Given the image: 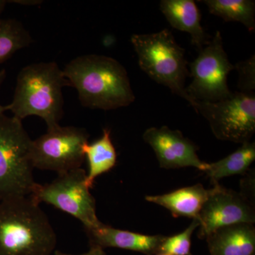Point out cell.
Masks as SVG:
<instances>
[{"instance_id":"obj_24","label":"cell","mask_w":255,"mask_h":255,"mask_svg":"<svg viewBox=\"0 0 255 255\" xmlns=\"http://www.w3.org/2000/svg\"><path fill=\"white\" fill-rule=\"evenodd\" d=\"M6 73L4 69L0 70V88H1V85L4 82L5 79H6ZM7 111V107L6 106L0 105V117L4 115V112Z\"/></svg>"},{"instance_id":"obj_25","label":"cell","mask_w":255,"mask_h":255,"mask_svg":"<svg viewBox=\"0 0 255 255\" xmlns=\"http://www.w3.org/2000/svg\"><path fill=\"white\" fill-rule=\"evenodd\" d=\"M11 2H16L17 4H28V5H31V4H34L36 5L37 4H38V3L37 2H41V1H11Z\"/></svg>"},{"instance_id":"obj_27","label":"cell","mask_w":255,"mask_h":255,"mask_svg":"<svg viewBox=\"0 0 255 255\" xmlns=\"http://www.w3.org/2000/svg\"><path fill=\"white\" fill-rule=\"evenodd\" d=\"M155 255H169L165 254V253H157V254H156Z\"/></svg>"},{"instance_id":"obj_17","label":"cell","mask_w":255,"mask_h":255,"mask_svg":"<svg viewBox=\"0 0 255 255\" xmlns=\"http://www.w3.org/2000/svg\"><path fill=\"white\" fill-rule=\"evenodd\" d=\"M255 160V142L241 144L237 150L217 162L208 163L204 172L213 184L221 179L234 175H246Z\"/></svg>"},{"instance_id":"obj_15","label":"cell","mask_w":255,"mask_h":255,"mask_svg":"<svg viewBox=\"0 0 255 255\" xmlns=\"http://www.w3.org/2000/svg\"><path fill=\"white\" fill-rule=\"evenodd\" d=\"M209 194V189H205L201 184H197L162 195L145 196V199L165 208L174 217H186L198 221Z\"/></svg>"},{"instance_id":"obj_5","label":"cell","mask_w":255,"mask_h":255,"mask_svg":"<svg viewBox=\"0 0 255 255\" xmlns=\"http://www.w3.org/2000/svg\"><path fill=\"white\" fill-rule=\"evenodd\" d=\"M31 142L22 121L4 114L0 117V201L29 196L36 187Z\"/></svg>"},{"instance_id":"obj_21","label":"cell","mask_w":255,"mask_h":255,"mask_svg":"<svg viewBox=\"0 0 255 255\" xmlns=\"http://www.w3.org/2000/svg\"><path fill=\"white\" fill-rule=\"evenodd\" d=\"M239 75L238 88L243 93L253 94L255 90V55L234 65Z\"/></svg>"},{"instance_id":"obj_14","label":"cell","mask_w":255,"mask_h":255,"mask_svg":"<svg viewBox=\"0 0 255 255\" xmlns=\"http://www.w3.org/2000/svg\"><path fill=\"white\" fill-rule=\"evenodd\" d=\"M205 239L210 255H255V228L251 223L220 228Z\"/></svg>"},{"instance_id":"obj_10","label":"cell","mask_w":255,"mask_h":255,"mask_svg":"<svg viewBox=\"0 0 255 255\" xmlns=\"http://www.w3.org/2000/svg\"><path fill=\"white\" fill-rule=\"evenodd\" d=\"M198 221L200 227L198 236L205 239L220 228L237 223L255 224V204L241 192L215 184L209 189Z\"/></svg>"},{"instance_id":"obj_8","label":"cell","mask_w":255,"mask_h":255,"mask_svg":"<svg viewBox=\"0 0 255 255\" xmlns=\"http://www.w3.org/2000/svg\"><path fill=\"white\" fill-rule=\"evenodd\" d=\"M190 63V85L186 87L189 97L195 102H217L232 95L228 85V76L235 69L223 47L221 32L199 51ZM192 106V107H193Z\"/></svg>"},{"instance_id":"obj_16","label":"cell","mask_w":255,"mask_h":255,"mask_svg":"<svg viewBox=\"0 0 255 255\" xmlns=\"http://www.w3.org/2000/svg\"><path fill=\"white\" fill-rule=\"evenodd\" d=\"M85 158L88 162L86 184L91 189L96 178L110 172L115 167L117 162V153L111 137V130L104 128L102 137L83 146Z\"/></svg>"},{"instance_id":"obj_13","label":"cell","mask_w":255,"mask_h":255,"mask_svg":"<svg viewBox=\"0 0 255 255\" xmlns=\"http://www.w3.org/2000/svg\"><path fill=\"white\" fill-rule=\"evenodd\" d=\"M159 9L172 27L186 32L191 43L200 51L209 43L201 25V15L194 0H162Z\"/></svg>"},{"instance_id":"obj_2","label":"cell","mask_w":255,"mask_h":255,"mask_svg":"<svg viewBox=\"0 0 255 255\" xmlns=\"http://www.w3.org/2000/svg\"><path fill=\"white\" fill-rule=\"evenodd\" d=\"M56 245L48 216L30 196L0 201V255H51Z\"/></svg>"},{"instance_id":"obj_4","label":"cell","mask_w":255,"mask_h":255,"mask_svg":"<svg viewBox=\"0 0 255 255\" xmlns=\"http://www.w3.org/2000/svg\"><path fill=\"white\" fill-rule=\"evenodd\" d=\"M130 42L142 72L192 107L194 103L185 87L189 75L185 50L178 44L170 31L164 28L156 33L133 34Z\"/></svg>"},{"instance_id":"obj_20","label":"cell","mask_w":255,"mask_h":255,"mask_svg":"<svg viewBox=\"0 0 255 255\" xmlns=\"http://www.w3.org/2000/svg\"><path fill=\"white\" fill-rule=\"evenodd\" d=\"M199 227L197 220L192 222L187 229L170 237H166L159 246L158 253L169 255H192L191 253V237L194 231Z\"/></svg>"},{"instance_id":"obj_26","label":"cell","mask_w":255,"mask_h":255,"mask_svg":"<svg viewBox=\"0 0 255 255\" xmlns=\"http://www.w3.org/2000/svg\"><path fill=\"white\" fill-rule=\"evenodd\" d=\"M7 1L5 0H0V16H1V13L4 11L5 6H6Z\"/></svg>"},{"instance_id":"obj_6","label":"cell","mask_w":255,"mask_h":255,"mask_svg":"<svg viewBox=\"0 0 255 255\" xmlns=\"http://www.w3.org/2000/svg\"><path fill=\"white\" fill-rule=\"evenodd\" d=\"M87 172L80 168L58 174L53 182L38 184L30 197L35 202L54 206L79 220L86 230L100 224L97 216L96 201L86 184Z\"/></svg>"},{"instance_id":"obj_1","label":"cell","mask_w":255,"mask_h":255,"mask_svg":"<svg viewBox=\"0 0 255 255\" xmlns=\"http://www.w3.org/2000/svg\"><path fill=\"white\" fill-rule=\"evenodd\" d=\"M63 71L86 108L115 110L131 105L135 100L127 70L111 57L81 55L69 62Z\"/></svg>"},{"instance_id":"obj_11","label":"cell","mask_w":255,"mask_h":255,"mask_svg":"<svg viewBox=\"0 0 255 255\" xmlns=\"http://www.w3.org/2000/svg\"><path fill=\"white\" fill-rule=\"evenodd\" d=\"M144 141L152 147L159 167L166 169L194 167L204 172L208 163L197 154L198 147L179 130L163 126L150 127L144 132Z\"/></svg>"},{"instance_id":"obj_18","label":"cell","mask_w":255,"mask_h":255,"mask_svg":"<svg viewBox=\"0 0 255 255\" xmlns=\"http://www.w3.org/2000/svg\"><path fill=\"white\" fill-rule=\"evenodd\" d=\"M211 14L225 21L244 25L248 31L255 30V1L253 0H203Z\"/></svg>"},{"instance_id":"obj_12","label":"cell","mask_w":255,"mask_h":255,"mask_svg":"<svg viewBox=\"0 0 255 255\" xmlns=\"http://www.w3.org/2000/svg\"><path fill=\"white\" fill-rule=\"evenodd\" d=\"M90 246L102 249L112 248L137 252L146 255L158 253L164 236H148L140 233L117 229L101 223L97 227L86 230Z\"/></svg>"},{"instance_id":"obj_3","label":"cell","mask_w":255,"mask_h":255,"mask_svg":"<svg viewBox=\"0 0 255 255\" xmlns=\"http://www.w3.org/2000/svg\"><path fill=\"white\" fill-rule=\"evenodd\" d=\"M70 87L63 70L55 62L26 65L20 70L13 100L6 105L15 118L22 121L36 116L47 129L58 127L63 118V89Z\"/></svg>"},{"instance_id":"obj_19","label":"cell","mask_w":255,"mask_h":255,"mask_svg":"<svg viewBox=\"0 0 255 255\" xmlns=\"http://www.w3.org/2000/svg\"><path fill=\"white\" fill-rule=\"evenodd\" d=\"M31 43V34L20 21L0 18V63L9 60Z\"/></svg>"},{"instance_id":"obj_22","label":"cell","mask_w":255,"mask_h":255,"mask_svg":"<svg viewBox=\"0 0 255 255\" xmlns=\"http://www.w3.org/2000/svg\"><path fill=\"white\" fill-rule=\"evenodd\" d=\"M245 176L241 184V191L246 199L255 204V173L251 169Z\"/></svg>"},{"instance_id":"obj_9","label":"cell","mask_w":255,"mask_h":255,"mask_svg":"<svg viewBox=\"0 0 255 255\" xmlns=\"http://www.w3.org/2000/svg\"><path fill=\"white\" fill-rule=\"evenodd\" d=\"M89 137L81 128L59 125L47 129L46 133L32 140L30 155L33 168L58 174L80 168L85 159L82 148Z\"/></svg>"},{"instance_id":"obj_7","label":"cell","mask_w":255,"mask_h":255,"mask_svg":"<svg viewBox=\"0 0 255 255\" xmlns=\"http://www.w3.org/2000/svg\"><path fill=\"white\" fill-rule=\"evenodd\" d=\"M193 108L207 120L219 140L243 144L254 135L255 93L233 92L220 102H195Z\"/></svg>"},{"instance_id":"obj_23","label":"cell","mask_w":255,"mask_h":255,"mask_svg":"<svg viewBox=\"0 0 255 255\" xmlns=\"http://www.w3.org/2000/svg\"><path fill=\"white\" fill-rule=\"evenodd\" d=\"M53 255H107L105 253V250L100 248V247L90 246V251L83 254L72 255L68 253H63L60 251H55L53 253Z\"/></svg>"}]
</instances>
